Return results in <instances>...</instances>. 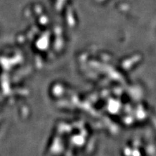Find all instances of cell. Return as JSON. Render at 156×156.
<instances>
[]
</instances>
